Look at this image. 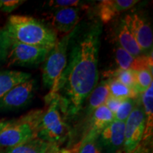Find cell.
Returning <instances> with one entry per match:
<instances>
[{"mask_svg":"<svg viewBox=\"0 0 153 153\" xmlns=\"http://www.w3.org/2000/svg\"><path fill=\"white\" fill-rule=\"evenodd\" d=\"M101 30L99 23L92 25L70 53L57 95L60 111L66 116H74L79 114L86 99L98 85Z\"/></svg>","mask_w":153,"mask_h":153,"instance_id":"1","label":"cell"},{"mask_svg":"<svg viewBox=\"0 0 153 153\" xmlns=\"http://www.w3.org/2000/svg\"><path fill=\"white\" fill-rule=\"evenodd\" d=\"M4 30L9 37L18 43L51 50L57 41V33L32 16L11 15Z\"/></svg>","mask_w":153,"mask_h":153,"instance_id":"2","label":"cell"},{"mask_svg":"<svg viewBox=\"0 0 153 153\" xmlns=\"http://www.w3.org/2000/svg\"><path fill=\"white\" fill-rule=\"evenodd\" d=\"M76 27L72 32L65 34L50 50L44 61L42 79L45 87L51 88L50 93L46 97L48 104L56 97L61 76L68 65V51L70 42L76 33Z\"/></svg>","mask_w":153,"mask_h":153,"instance_id":"3","label":"cell"},{"mask_svg":"<svg viewBox=\"0 0 153 153\" xmlns=\"http://www.w3.org/2000/svg\"><path fill=\"white\" fill-rule=\"evenodd\" d=\"M43 111L32 110L19 118L0 121V148H12L36 137Z\"/></svg>","mask_w":153,"mask_h":153,"instance_id":"4","label":"cell"},{"mask_svg":"<svg viewBox=\"0 0 153 153\" xmlns=\"http://www.w3.org/2000/svg\"><path fill=\"white\" fill-rule=\"evenodd\" d=\"M44 111L38 126L36 137L60 146L70 135V128L60 114L57 97H55Z\"/></svg>","mask_w":153,"mask_h":153,"instance_id":"5","label":"cell"},{"mask_svg":"<svg viewBox=\"0 0 153 153\" xmlns=\"http://www.w3.org/2000/svg\"><path fill=\"white\" fill-rule=\"evenodd\" d=\"M50 50L18 43L10 38L7 62L8 66L31 67L45 61Z\"/></svg>","mask_w":153,"mask_h":153,"instance_id":"6","label":"cell"},{"mask_svg":"<svg viewBox=\"0 0 153 153\" xmlns=\"http://www.w3.org/2000/svg\"><path fill=\"white\" fill-rule=\"evenodd\" d=\"M145 128L144 111L141 103H137L125 122L123 152L133 153L143 140Z\"/></svg>","mask_w":153,"mask_h":153,"instance_id":"7","label":"cell"},{"mask_svg":"<svg viewBox=\"0 0 153 153\" xmlns=\"http://www.w3.org/2000/svg\"><path fill=\"white\" fill-rule=\"evenodd\" d=\"M35 91L36 81L31 78L15 86L0 99V112L14 111L27 106Z\"/></svg>","mask_w":153,"mask_h":153,"instance_id":"8","label":"cell"},{"mask_svg":"<svg viewBox=\"0 0 153 153\" xmlns=\"http://www.w3.org/2000/svg\"><path fill=\"white\" fill-rule=\"evenodd\" d=\"M123 21L144 54L152 51L153 36L152 28L145 19L137 13L126 15Z\"/></svg>","mask_w":153,"mask_h":153,"instance_id":"9","label":"cell"},{"mask_svg":"<svg viewBox=\"0 0 153 153\" xmlns=\"http://www.w3.org/2000/svg\"><path fill=\"white\" fill-rule=\"evenodd\" d=\"M125 137V123L114 120L99 133V148L104 149L107 153H114L123 148Z\"/></svg>","mask_w":153,"mask_h":153,"instance_id":"10","label":"cell"},{"mask_svg":"<svg viewBox=\"0 0 153 153\" xmlns=\"http://www.w3.org/2000/svg\"><path fill=\"white\" fill-rule=\"evenodd\" d=\"M81 8L55 9L47 16L50 24L55 31L68 34L76 28L80 19Z\"/></svg>","mask_w":153,"mask_h":153,"instance_id":"11","label":"cell"},{"mask_svg":"<svg viewBox=\"0 0 153 153\" xmlns=\"http://www.w3.org/2000/svg\"><path fill=\"white\" fill-rule=\"evenodd\" d=\"M115 60L118 68L133 71L148 69L152 70V55H143L135 57L124 51L119 45L114 48Z\"/></svg>","mask_w":153,"mask_h":153,"instance_id":"12","label":"cell"},{"mask_svg":"<svg viewBox=\"0 0 153 153\" xmlns=\"http://www.w3.org/2000/svg\"><path fill=\"white\" fill-rule=\"evenodd\" d=\"M138 0H103L99 4V15L104 24L110 22L115 17L128 11L138 3Z\"/></svg>","mask_w":153,"mask_h":153,"instance_id":"13","label":"cell"},{"mask_svg":"<svg viewBox=\"0 0 153 153\" xmlns=\"http://www.w3.org/2000/svg\"><path fill=\"white\" fill-rule=\"evenodd\" d=\"M31 78V74L17 70H0V99L15 86Z\"/></svg>","mask_w":153,"mask_h":153,"instance_id":"14","label":"cell"},{"mask_svg":"<svg viewBox=\"0 0 153 153\" xmlns=\"http://www.w3.org/2000/svg\"><path fill=\"white\" fill-rule=\"evenodd\" d=\"M116 38L118 45L129 54L135 57L145 55L123 20L120 22L118 27Z\"/></svg>","mask_w":153,"mask_h":153,"instance_id":"15","label":"cell"},{"mask_svg":"<svg viewBox=\"0 0 153 153\" xmlns=\"http://www.w3.org/2000/svg\"><path fill=\"white\" fill-rule=\"evenodd\" d=\"M145 118V128L143 140H146L152 135L153 131V86L152 84L141 97Z\"/></svg>","mask_w":153,"mask_h":153,"instance_id":"16","label":"cell"},{"mask_svg":"<svg viewBox=\"0 0 153 153\" xmlns=\"http://www.w3.org/2000/svg\"><path fill=\"white\" fill-rule=\"evenodd\" d=\"M108 95L109 92L107 85V80H102L99 85L96 86V87L88 97L89 101H88V106L85 110L87 116H89L95 109L104 105Z\"/></svg>","mask_w":153,"mask_h":153,"instance_id":"17","label":"cell"},{"mask_svg":"<svg viewBox=\"0 0 153 153\" xmlns=\"http://www.w3.org/2000/svg\"><path fill=\"white\" fill-rule=\"evenodd\" d=\"M90 129L98 133L114 120V115L105 105L99 106L91 113Z\"/></svg>","mask_w":153,"mask_h":153,"instance_id":"18","label":"cell"},{"mask_svg":"<svg viewBox=\"0 0 153 153\" xmlns=\"http://www.w3.org/2000/svg\"><path fill=\"white\" fill-rule=\"evenodd\" d=\"M99 133L89 128L77 145L69 153H101L98 143Z\"/></svg>","mask_w":153,"mask_h":153,"instance_id":"19","label":"cell"},{"mask_svg":"<svg viewBox=\"0 0 153 153\" xmlns=\"http://www.w3.org/2000/svg\"><path fill=\"white\" fill-rule=\"evenodd\" d=\"M48 143L35 137L22 144L7 148L5 153H44Z\"/></svg>","mask_w":153,"mask_h":153,"instance_id":"20","label":"cell"},{"mask_svg":"<svg viewBox=\"0 0 153 153\" xmlns=\"http://www.w3.org/2000/svg\"><path fill=\"white\" fill-rule=\"evenodd\" d=\"M109 95L120 100L126 99H135L137 94L134 89H131L123 84L120 83L115 79H106Z\"/></svg>","mask_w":153,"mask_h":153,"instance_id":"21","label":"cell"},{"mask_svg":"<svg viewBox=\"0 0 153 153\" xmlns=\"http://www.w3.org/2000/svg\"><path fill=\"white\" fill-rule=\"evenodd\" d=\"M104 77L107 79H115L135 90V72L131 70H123L117 68L114 70L107 71L104 73ZM137 93V92H136Z\"/></svg>","mask_w":153,"mask_h":153,"instance_id":"22","label":"cell"},{"mask_svg":"<svg viewBox=\"0 0 153 153\" xmlns=\"http://www.w3.org/2000/svg\"><path fill=\"white\" fill-rule=\"evenodd\" d=\"M135 72V91L137 94L145 92L152 84V70L143 69Z\"/></svg>","mask_w":153,"mask_h":153,"instance_id":"23","label":"cell"},{"mask_svg":"<svg viewBox=\"0 0 153 153\" xmlns=\"http://www.w3.org/2000/svg\"><path fill=\"white\" fill-rule=\"evenodd\" d=\"M138 103L137 99H126L122 101L119 108L114 114V120L125 122Z\"/></svg>","mask_w":153,"mask_h":153,"instance_id":"24","label":"cell"},{"mask_svg":"<svg viewBox=\"0 0 153 153\" xmlns=\"http://www.w3.org/2000/svg\"><path fill=\"white\" fill-rule=\"evenodd\" d=\"M46 4L48 7L55 10L65 8H80L82 4L78 0H51Z\"/></svg>","mask_w":153,"mask_h":153,"instance_id":"25","label":"cell"},{"mask_svg":"<svg viewBox=\"0 0 153 153\" xmlns=\"http://www.w3.org/2000/svg\"><path fill=\"white\" fill-rule=\"evenodd\" d=\"M10 38L4 28H0V64L6 62L8 53Z\"/></svg>","mask_w":153,"mask_h":153,"instance_id":"26","label":"cell"},{"mask_svg":"<svg viewBox=\"0 0 153 153\" xmlns=\"http://www.w3.org/2000/svg\"><path fill=\"white\" fill-rule=\"evenodd\" d=\"M24 2V0H0V11L11 13Z\"/></svg>","mask_w":153,"mask_h":153,"instance_id":"27","label":"cell"},{"mask_svg":"<svg viewBox=\"0 0 153 153\" xmlns=\"http://www.w3.org/2000/svg\"><path fill=\"white\" fill-rule=\"evenodd\" d=\"M122 101L123 100H120V99L115 98V97H112V96L108 95V98H107L104 105L114 115L116 113V111H118V108H119L120 104H121Z\"/></svg>","mask_w":153,"mask_h":153,"instance_id":"28","label":"cell"},{"mask_svg":"<svg viewBox=\"0 0 153 153\" xmlns=\"http://www.w3.org/2000/svg\"><path fill=\"white\" fill-rule=\"evenodd\" d=\"M44 153H62V151L60 150L59 145L48 143V145Z\"/></svg>","mask_w":153,"mask_h":153,"instance_id":"29","label":"cell"},{"mask_svg":"<svg viewBox=\"0 0 153 153\" xmlns=\"http://www.w3.org/2000/svg\"><path fill=\"white\" fill-rule=\"evenodd\" d=\"M114 153H125V152H124L123 151V152H122V151H118V152H114Z\"/></svg>","mask_w":153,"mask_h":153,"instance_id":"30","label":"cell"},{"mask_svg":"<svg viewBox=\"0 0 153 153\" xmlns=\"http://www.w3.org/2000/svg\"><path fill=\"white\" fill-rule=\"evenodd\" d=\"M62 153H64V152H62Z\"/></svg>","mask_w":153,"mask_h":153,"instance_id":"31","label":"cell"}]
</instances>
